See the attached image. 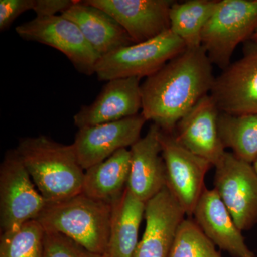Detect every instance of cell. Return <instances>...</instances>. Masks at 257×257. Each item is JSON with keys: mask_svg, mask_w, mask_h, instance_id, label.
I'll use <instances>...</instances> for the list:
<instances>
[{"mask_svg": "<svg viewBox=\"0 0 257 257\" xmlns=\"http://www.w3.org/2000/svg\"><path fill=\"white\" fill-rule=\"evenodd\" d=\"M212 63L202 46L187 48L141 84V114L165 133L173 134L179 120L210 94Z\"/></svg>", "mask_w": 257, "mask_h": 257, "instance_id": "cell-1", "label": "cell"}, {"mask_svg": "<svg viewBox=\"0 0 257 257\" xmlns=\"http://www.w3.org/2000/svg\"><path fill=\"white\" fill-rule=\"evenodd\" d=\"M16 150L47 202H60L82 193L84 170L72 145L40 135L20 139Z\"/></svg>", "mask_w": 257, "mask_h": 257, "instance_id": "cell-2", "label": "cell"}, {"mask_svg": "<svg viewBox=\"0 0 257 257\" xmlns=\"http://www.w3.org/2000/svg\"><path fill=\"white\" fill-rule=\"evenodd\" d=\"M111 204L83 193L48 202L37 221L46 231L60 233L92 252L105 255L109 240Z\"/></svg>", "mask_w": 257, "mask_h": 257, "instance_id": "cell-3", "label": "cell"}, {"mask_svg": "<svg viewBox=\"0 0 257 257\" xmlns=\"http://www.w3.org/2000/svg\"><path fill=\"white\" fill-rule=\"evenodd\" d=\"M257 32V0H220L204 27V47L211 63L224 69L236 47Z\"/></svg>", "mask_w": 257, "mask_h": 257, "instance_id": "cell-4", "label": "cell"}, {"mask_svg": "<svg viewBox=\"0 0 257 257\" xmlns=\"http://www.w3.org/2000/svg\"><path fill=\"white\" fill-rule=\"evenodd\" d=\"M187 49L171 30L141 43L121 47L100 57L94 73L100 81L148 77Z\"/></svg>", "mask_w": 257, "mask_h": 257, "instance_id": "cell-5", "label": "cell"}, {"mask_svg": "<svg viewBox=\"0 0 257 257\" xmlns=\"http://www.w3.org/2000/svg\"><path fill=\"white\" fill-rule=\"evenodd\" d=\"M48 202L37 189L16 149L5 153L0 165V231L12 232L37 220Z\"/></svg>", "mask_w": 257, "mask_h": 257, "instance_id": "cell-6", "label": "cell"}, {"mask_svg": "<svg viewBox=\"0 0 257 257\" xmlns=\"http://www.w3.org/2000/svg\"><path fill=\"white\" fill-rule=\"evenodd\" d=\"M214 185L241 231L257 224V174L251 164L225 152L215 166Z\"/></svg>", "mask_w": 257, "mask_h": 257, "instance_id": "cell-7", "label": "cell"}, {"mask_svg": "<svg viewBox=\"0 0 257 257\" xmlns=\"http://www.w3.org/2000/svg\"><path fill=\"white\" fill-rule=\"evenodd\" d=\"M16 32L23 40L60 51L80 73L94 74L100 56L89 45L79 27L62 15L36 17L17 27Z\"/></svg>", "mask_w": 257, "mask_h": 257, "instance_id": "cell-8", "label": "cell"}, {"mask_svg": "<svg viewBox=\"0 0 257 257\" xmlns=\"http://www.w3.org/2000/svg\"><path fill=\"white\" fill-rule=\"evenodd\" d=\"M160 141L165 162L167 187L184 209L193 215L206 186L204 179L212 165L177 141L173 134L161 130Z\"/></svg>", "mask_w": 257, "mask_h": 257, "instance_id": "cell-9", "label": "cell"}, {"mask_svg": "<svg viewBox=\"0 0 257 257\" xmlns=\"http://www.w3.org/2000/svg\"><path fill=\"white\" fill-rule=\"evenodd\" d=\"M209 94L221 112L257 114V42H246L242 57L215 77Z\"/></svg>", "mask_w": 257, "mask_h": 257, "instance_id": "cell-10", "label": "cell"}, {"mask_svg": "<svg viewBox=\"0 0 257 257\" xmlns=\"http://www.w3.org/2000/svg\"><path fill=\"white\" fill-rule=\"evenodd\" d=\"M146 121L140 113L119 121L79 128L72 146L83 170L104 162L121 149L133 146L141 138Z\"/></svg>", "mask_w": 257, "mask_h": 257, "instance_id": "cell-11", "label": "cell"}, {"mask_svg": "<svg viewBox=\"0 0 257 257\" xmlns=\"http://www.w3.org/2000/svg\"><path fill=\"white\" fill-rule=\"evenodd\" d=\"M119 24L133 42H146L170 30L171 0H85Z\"/></svg>", "mask_w": 257, "mask_h": 257, "instance_id": "cell-12", "label": "cell"}, {"mask_svg": "<svg viewBox=\"0 0 257 257\" xmlns=\"http://www.w3.org/2000/svg\"><path fill=\"white\" fill-rule=\"evenodd\" d=\"M220 112L215 101L208 94L179 120L173 133L181 145L214 167L226 152L218 128Z\"/></svg>", "mask_w": 257, "mask_h": 257, "instance_id": "cell-13", "label": "cell"}, {"mask_svg": "<svg viewBox=\"0 0 257 257\" xmlns=\"http://www.w3.org/2000/svg\"><path fill=\"white\" fill-rule=\"evenodd\" d=\"M186 214L165 187L145 204V231L134 257H169Z\"/></svg>", "mask_w": 257, "mask_h": 257, "instance_id": "cell-14", "label": "cell"}, {"mask_svg": "<svg viewBox=\"0 0 257 257\" xmlns=\"http://www.w3.org/2000/svg\"><path fill=\"white\" fill-rule=\"evenodd\" d=\"M138 77L111 79L89 105L81 107L73 117L78 128L119 121L140 114L141 84Z\"/></svg>", "mask_w": 257, "mask_h": 257, "instance_id": "cell-15", "label": "cell"}, {"mask_svg": "<svg viewBox=\"0 0 257 257\" xmlns=\"http://www.w3.org/2000/svg\"><path fill=\"white\" fill-rule=\"evenodd\" d=\"M160 132L157 125L152 124L147 135L130 147L131 168L126 188L145 203L155 197L167 184Z\"/></svg>", "mask_w": 257, "mask_h": 257, "instance_id": "cell-16", "label": "cell"}, {"mask_svg": "<svg viewBox=\"0 0 257 257\" xmlns=\"http://www.w3.org/2000/svg\"><path fill=\"white\" fill-rule=\"evenodd\" d=\"M192 216L204 234L220 249L233 257L254 256L215 189L205 187Z\"/></svg>", "mask_w": 257, "mask_h": 257, "instance_id": "cell-17", "label": "cell"}, {"mask_svg": "<svg viewBox=\"0 0 257 257\" xmlns=\"http://www.w3.org/2000/svg\"><path fill=\"white\" fill-rule=\"evenodd\" d=\"M62 16L75 23L100 57L135 44L124 29L104 10L75 0Z\"/></svg>", "mask_w": 257, "mask_h": 257, "instance_id": "cell-18", "label": "cell"}, {"mask_svg": "<svg viewBox=\"0 0 257 257\" xmlns=\"http://www.w3.org/2000/svg\"><path fill=\"white\" fill-rule=\"evenodd\" d=\"M145 204L127 188L111 203V216L106 257H134Z\"/></svg>", "mask_w": 257, "mask_h": 257, "instance_id": "cell-19", "label": "cell"}, {"mask_svg": "<svg viewBox=\"0 0 257 257\" xmlns=\"http://www.w3.org/2000/svg\"><path fill=\"white\" fill-rule=\"evenodd\" d=\"M130 168L131 152L121 149L104 162L84 171L82 193L111 204L126 189Z\"/></svg>", "mask_w": 257, "mask_h": 257, "instance_id": "cell-20", "label": "cell"}, {"mask_svg": "<svg viewBox=\"0 0 257 257\" xmlns=\"http://www.w3.org/2000/svg\"><path fill=\"white\" fill-rule=\"evenodd\" d=\"M218 3L217 0H189L172 4L170 30L184 42L187 48L202 46L203 30Z\"/></svg>", "mask_w": 257, "mask_h": 257, "instance_id": "cell-21", "label": "cell"}, {"mask_svg": "<svg viewBox=\"0 0 257 257\" xmlns=\"http://www.w3.org/2000/svg\"><path fill=\"white\" fill-rule=\"evenodd\" d=\"M218 128L225 148L231 149L235 156L252 165L257 157V114L220 112Z\"/></svg>", "mask_w": 257, "mask_h": 257, "instance_id": "cell-22", "label": "cell"}, {"mask_svg": "<svg viewBox=\"0 0 257 257\" xmlns=\"http://www.w3.org/2000/svg\"><path fill=\"white\" fill-rule=\"evenodd\" d=\"M45 237L40 221H29L14 231L1 234L0 257H43Z\"/></svg>", "mask_w": 257, "mask_h": 257, "instance_id": "cell-23", "label": "cell"}, {"mask_svg": "<svg viewBox=\"0 0 257 257\" xmlns=\"http://www.w3.org/2000/svg\"><path fill=\"white\" fill-rule=\"evenodd\" d=\"M169 257H222L192 219L179 225Z\"/></svg>", "mask_w": 257, "mask_h": 257, "instance_id": "cell-24", "label": "cell"}, {"mask_svg": "<svg viewBox=\"0 0 257 257\" xmlns=\"http://www.w3.org/2000/svg\"><path fill=\"white\" fill-rule=\"evenodd\" d=\"M43 257H106L89 251L65 235L45 231Z\"/></svg>", "mask_w": 257, "mask_h": 257, "instance_id": "cell-25", "label": "cell"}, {"mask_svg": "<svg viewBox=\"0 0 257 257\" xmlns=\"http://www.w3.org/2000/svg\"><path fill=\"white\" fill-rule=\"evenodd\" d=\"M35 0H1L0 1V30L5 31L13 22L28 10H33Z\"/></svg>", "mask_w": 257, "mask_h": 257, "instance_id": "cell-26", "label": "cell"}, {"mask_svg": "<svg viewBox=\"0 0 257 257\" xmlns=\"http://www.w3.org/2000/svg\"><path fill=\"white\" fill-rule=\"evenodd\" d=\"M75 0H35L34 11L37 17L54 16L61 15L74 5Z\"/></svg>", "mask_w": 257, "mask_h": 257, "instance_id": "cell-27", "label": "cell"}, {"mask_svg": "<svg viewBox=\"0 0 257 257\" xmlns=\"http://www.w3.org/2000/svg\"><path fill=\"white\" fill-rule=\"evenodd\" d=\"M252 165L253 169H254L255 172H256L257 174V157L256 160H255L254 162H253Z\"/></svg>", "mask_w": 257, "mask_h": 257, "instance_id": "cell-28", "label": "cell"}, {"mask_svg": "<svg viewBox=\"0 0 257 257\" xmlns=\"http://www.w3.org/2000/svg\"><path fill=\"white\" fill-rule=\"evenodd\" d=\"M251 40H253V41L257 42V32L254 34V35H253L252 37L251 38Z\"/></svg>", "mask_w": 257, "mask_h": 257, "instance_id": "cell-29", "label": "cell"}, {"mask_svg": "<svg viewBox=\"0 0 257 257\" xmlns=\"http://www.w3.org/2000/svg\"><path fill=\"white\" fill-rule=\"evenodd\" d=\"M250 257H256V256H250Z\"/></svg>", "mask_w": 257, "mask_h": 257, "instance_id": "cell-30", "label": "cell"}]
</instances>
